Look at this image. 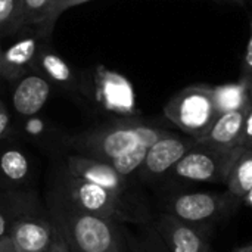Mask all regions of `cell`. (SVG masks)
Segmentation results:
<instances>
[{
	"instance_id": "6da1fadb",
	"label": "cell",
	"mask_w": 252,
	"mask_h": 252,
	"mask_svg": "<svg viewBox=\"0 0 252 252\" xmlns=\"http://www.w3.org/2000/svg\"><path fill=\"white\" fill-rule=\"evenodd\" d=\"M168 131L170 130L137 120H121L78 133L68 139V145L74 154L114 164L137 148L152 146Z\"/></svg>"
},
{
	"instance_id": "7a4b0ae2",
	"label": "cell",
	"mask_w": 252,
	"mask_h": 252,
	"mask_svg": "<svg viewBox=\"0 0 252 252\" xmlns=\"http://www.w3.org/2000/svg\"><path fill=\"white\" fill-rule=\"evenodd\" d=\"M52 223L62 232L72 252H124L120 221L78 210L58 198L52 204Z\"/></svg>"
},
{
	"instance_id": "3957f363",
	"label": "cell",
	"mask_w": 252,
	"mask_h": 252,
	"mask_svg": "<svg viewBox=\"0 0 252 252\" xmlns=\"http://www.w3.org/2000/svg\"><path fill=\"white\" fill-rule=\"evenodd\" d=\"M242 204L244 199L229 190L183 192L167 199L164 213L210 235L220 221L229 219Z\"/></svg>"
},
{
	"instance_id": "277c9868",
	"label": "cell",
	"mask_w": 252,
	"mask_h": 252,
	"mask_svg": "<svg viewBox=\"0 0 252 252\" xmlns=\"http://www.w3.org/2000/svg\"><path fill=\"white\" fill-rule=\"evenodd\" d=\"M58 199L92 214L112 219L115 221H139L137 208L130 198L120 196L102 186L62 173L58 183Z\"/></svg>"
},
{
	"instance_id": "5b68a950",
	"label": "cell",
	"mask_w": 252,
	"mask_h": 252,
	"mask_svg": "<svg viewBox=\"0 0 252 252\" xmlns=\"http://www.w3.org/2000/svg\"><path fill=\"white\" fill-rule=\"evenodd\" d=\"M164 115L183 134L201 140L217 118L211 86L196 84L177 92L164 106Z\"/></svg>"
},
{
	"instance_id": "8992f818",
	"label": "cell",
	"mask_w": 252,
	"mask_h": 252,
	"mask_svg": "<svg viewBox=\"0 0 252 252\" xmlns=\"http://www.w3.org/2000/svg\"><path fill=\"white\" fill-rule=\"evenodd\" d=\"M238 149L220 151L198 142L176 164L167 177L180 183L226 185L229 170Z\"/></svg>"
},
{
	"instance_id": "52a82bcc",
	"label": "cell",
	"mask_w": 252,
	"mask_h": 252,
	"mask_svg": "<svg viewBox=\"0 0 252 252\" xmlns=\"http://www.w3.org/2000/svg\"><path fill=\"white\" fill-rule=\"evenodd\" d=\"M198 143V140L186 136L168 131L159 137L149 149L145 157L137 176L143 182H158L168 176L176 164Z\"/></svg>"
},
{
	"instance_id": "ba28073f",
	"label": "cell",
	"mask_w": 252,
	"mask_h": 252,
	"mask_svg": "<svg viewBox=\"0 0 252 252\" xmlns=\"http://www.w3.org/2000/svg\"><path fill=\"white\" fill-rule=\"evenodd\" d=\"M96 100L109 112L134 117L137 112L136 93L131 81L117 71L99 66L96 71Z\"/></svg>"
},
{
	"instance_id": "9c48e42d",
	"label": "cell",
	"mask_w": 252,
	"mask_h": 252,
	"mask_svg": "<svg viewBox=\"0 0 252 252\" xmlns=\"http://www.w3.org/2000/svg\"><path fill=\"white\" fill-rule=\"evenodd\" d=\"M63 171L81 180L102 186L120 196L130 198V179L121 176L111 164L105 161L80 154H71L65 159Z\"/></svg>"
},
{
	"instance_id": "30bf717a",
	"label": "cell",
	"mask_w": 252,
	"mask_h": 252,
	"mask_svg": "<svg viewBox=\"0 0 252 252\" xmlns=\"http://www.w3.org/2000/svg\"><path fill=\"white\" fill-rule=\"evenodd\" d=\"M155 230L168 252H214L210 235L162 213L157 219Z\"/></svg>"
},
{
	"instance_id": "8fae6325",
	"label": "cell",
	"mask_w": 252,
	"mask_h": 252,
	"mask_svg": "<svg viewBox=\"0 0 252 252\" xmlns=\"http://www.w3.org/2000/svg\"><path fill=\"white\" fill-rule=\"evenodd\" d=\"M9 238L18 252H47L53 239V223L34 213H27L15 219Z\"/></svg>"
},
{
	"instance_id": "7c38bea8",
	"label": "cell",
	"mask_w": 252,
	"mask_h": 252,
	"mask_svg": "<svg viewBox=\"0 0 252 252\" xmlns=\"http://www.w3.org/2000/svg\"><path fill=\"white\" fill-rule=\"evenodd\" d=\"M247 111L248 109H241L217 115L199 143L220 151H235L241 148Z\"/></svg>"
},
{
	"instance_id": "4fadbf2b",
	"label": "cell",
	"mask_w": 252,
	"mask_h": 252,
	"mask_svg": "<svg viewBox=\"0 0 252 252\" xmlns=\"http://www.w3.org/2000/svg\"><path fill=\"white\" fill-rule=\"evenodd\" d=\"M50 97V81L38 74L21 78L12 96V105L21 117L37 115Z\"/></svg>"
},
{
	"instance_id": "5bb4252c",
	"label": "cell",
	"mask_w": 252,
	"mask_h": 252,
	"mask_svg": "<svg viewBox=\"0 0 252 252\" xmlns=\"http://www.w3.org/2000/svg\"><path fill=\"white\" fill-rule=\"evenodd\" d=\"M41 47L37 38H22L0 52V78L7 81L22 77L31 68Z\"/></svg>"
},
{
	"instance_id": "9a60e30c",
	"label": "cell",
	"mask_w": 252,
	"mask_h": 252,
	"mask_svg": "<svg viewBox=\"0 0 252 252\" xmlns=\"http://www.w3.org/2000/svg\"><path fill=\"white\" fill-rule=\"evenodd\" d=\"M31 176V164L25 152L18 148L0 151V188L15 190L27 185Z\"/></svg>"
},
{
	"instance_id": "2e32d148",
	"label": "cell",
	"mask_w": 252,
	"mask_h": 252,
	"mask_svg": "<svg viewBox=\"0 0 252 252\" xmlns=\"http://www.w3.org/2000/svg\"><path fill=\"white\" fill-rule=\"evenodd\" d=\"M213 100L217 114L248 109L252 105V97L247 86L241 81L211 86Z\"/></svg>"
},
{
	"instance_id": "e0dca14e",
	"label": "cell",
	"mask_w": 252,
	"mask_h": 252,
	"mask_svg": "<svg viewBox=\"0 0 252 252\" xmlns=\"http://www.w3.org/2000/svg\"><path fill=\"white\" fill-rule=\"evenodd\" d=\"M227 190L239 198H245V195L252 189V149L239 148L232 161L227 182Z\"/></svg>"
},
{
	"instance_id": "ac0fdd59",
	"label": "cell",
	"mask_w": 252,
	"mask_h": 252,
	"mask_svg": "<svg viewBox=\"0 0 252 252\" xmlns=\"http://www.w3.org/2000/svg\"><path fill=\"white\" fill-rule=\"evenodd\" d=\"M34 211V202L28 196H24V193L15 195V190L0 188V238L9 235L15 219Z\"/></svg>"
},
{
	"instance_id": "d6986e66",
	"label": "cell",
	"mask_w": 252,
	"mask_h": 252,
	"mask_svg": "<svg viewBox=\"0 0 252 252\" xmlns=\"http://www.w3.org/2000/svg\"><path fill=\"white\" fill-rule=\"evenodd\" d=\"M35 63L40 65L50 81H55L56 84H61L66 89H72L75 86V78L71 66L59 55L41 49Z\"/></svg>"
},
{
	"instance_id": "ffe728a7",
	"label": "cell",
	"mask_w": 252,
	"mask_h": 252,
	"mask_svg": "<svg viewBox=\"0 0 252 252\" xmlns=\"http://www.w3.org/2000/svg\"><path fill=\"white\" fill-rule=\"evenodd\" d=\"M53 3L55 0H22L21 28L28 25L40 27L44 22Z\"/></svg>"
},
{
	"instance_id": "44dd1931",
	"label": "cell",
	"mask_w": 252,
	"mask_h": 252,
	"mask_svg": "<svg viewBox=\"0 0 252 252\" xmlns=\"http://www.w3.org/2000/svg\"><path fill=\"white\" fill-rule=\"evenodd\" d=\"M22 0H0V31L21 30Z\"/></svg>"
},
{
	"instance_id": "7402d4cb",
	"label": "cell",
	"mask_w": 252,
	"mask_h": 252,
	"mask_svg": "<svg viewBox=\"0 0 252 252\" xmlns=\"http://www.w3.org/2000/svg\"><path fill=\"white\" fill-rule=\"evenodd\" d=\"M87 1H90V0H55V3H53L52 9L49 10V13H47V16H46L44 22L38 27L40 31H41V34H43V35H47V34L52 31V28L55 27V22L58 21V18H59L63 12H66L68 9H71V7H74V6L87 3Z\"/></svg>"
},
{
	"instance_id": "603a6c76",
	"label": "cell",
	"mask_w": 252,
	"mask_h": 252,
	"mask_svg": "<svg viewBox=\"0 0 252 252\" xmlns=\"http://www.w3.org/2000/svg\"><path fill=\"white\" fill-rule=\"evenodd\" d=\"M239 81L247 86V89H248V92H250L252 97V18L251 22H250V37H248V41H247V47H245L242 65H241Z\"/></svg>"
},
{
	"instance_id": "cb8c5ba5",
	"label": "cell",
	"mask_w": 252,
	"mask_h": 252,
	"mask_svg": "<svg viewBox=\"0 0 252 252\" xmlns=\"http://www.w3.org/2000/svg\"><path fill=\"white\" fill-rule=\"evenodd\" d=\"M27 123H25V133L30 134L31 137H41L44 133H46V124L37 117V115H32V117H27Z\"/></svg>"
},
{
	"instance_id": "d4e9b609",
	"label": "cell",
	"mask_w": 252,
	"mask_h": 252,
	"mask_svg": "<svg viewBox=\"0 0 252 252\" xmlns=\"http://www.w3.org/2000/svg\"><path fill=\"white\" fill-rule=\"evenodd\" d=\"M47 252H72L66 239L63 238L62 232L55 224H53V239H52L50 248Z\"/></svg>"
},
{
	"instance_id": "484cf974",
	"label": "cell",
	"mask_w": 252,
	"mask_h": 252,
	"mask_svg": "<svg viewBox=\"0 0 252 252\" xmlns=\"http://www.w3.org/2000/svg\"><path fill=\"white\" fill-rule=\"evenodd\" d=\"M242 148L252 149V105L248 108L245 121H244V131H242Z\"/></svg>"
},
{
	"instance_id": "4316f807",
	"label": "cell",
	"mask_w": 252,
	"mask_h": 252,
	"mask_svg": "<svg viewBox=\"0 0 252 252\" xmlns=\"http://www.w3.org/2000/svg\"><path fill=\"white\" fill-rule=\"evenodd\" d=\"M9 126H10V117H9V111L6 108V105L0 100V140L6 136V133L9 131Z\"/></svg>"
},
{
	"instance_id": "83f0119b",
	"label": "cell",
	"mask_w": 252,
	"mask_h": 252,
	"mask_svg": "<svg viewBox=\"0 0 252 252\" xmlns=\"http://www.w3.org/2000/svg\"><path fill=\"white\" fill-rule=\"evenodd\" d=\"M154 235H155V241L154 239L148 241L149 244L140 252H168L167 248H165V245H164V242H162V239L159 238V235L157 233L155 229H154Z\"/></svg>"
},
{
	"instance_id": "f1b7e54d",
	"label": "cell",
	"mask_w": 252,
	"mask_h": 252,
	"mask_svg": "<svg viewBox=\"0 0 252 252\" xmlns=\"http://www.w3.org/2000/svg\"><path fill=\"white\" fill-rule=\"evenodd\" d=\"M0 252H18L12 239L9 238V235L0 238Z\"/></svg>"
},
{
	"instance_id": "f546056e",
	"label": "cell",
	"mask_w": 252,
	"mask_h": 252,
	"mask_svg": "<svg viewBox=\"0 0 252 252\" xmlns=\"http://www.w3.org/2000/svg\"><path fill=\"white\" fill-rule=\"evenodd\" d=\"M244 204H247L250 208H252V189L245 195V198H244Z\"/></svg>"
},
{
	"instance_id": "4dcf8cb0",
	"label": "cell",
	"mask_w": 252,
	"mask_h": 252,
	"mask_svg": "<svg viewBox=\"0 0 252 252\" xmlns=\"http://www.w3.org/2000/svg\"><path fill=\"white\" fill-rule=\"evenodd\" d=\"M239 252H252V244L250 245H245V247H241V248H238Z\"/></svg>"
},
{
	"instance_id": "1f68e13d",
	"label": "cell",
	"mask_w": 252,
	"mask_h": 252,
	"mask_svg": "<svg viewBox=\"0 0 252 252\" xmlns=\"http://www.w3.org/2000/svg\"><path fill=\"white\" fill-rule=\"evenodd\" d=\"M229 1H235V3H242L244 0H229Z\"/></svg>"
},
{
	"instance_id": "d6a6232c",
	"label": "cell",
	"mask_w": 252,
	"mask_h": 252,
	"mask_svg": "<svg viewBox=\"0 0 252 252\" xmlns=\"http://www.w3.org/2000/svg\"><path fill=\"white\" fill-rule=\"evenodd\" d=\"M232 252H239V250H238V248H236V250H233V251Z\"/></svg>"
}]
</instances>
